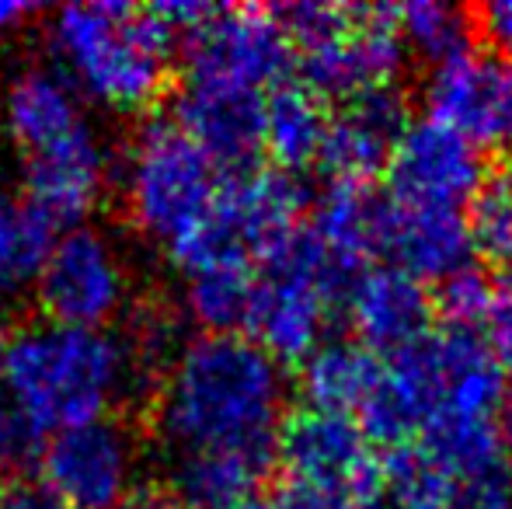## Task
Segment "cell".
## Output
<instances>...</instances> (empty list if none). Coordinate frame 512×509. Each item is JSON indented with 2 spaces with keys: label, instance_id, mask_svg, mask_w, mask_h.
<instances>
[{
  "label": "cell",
  "instance_id": "obj_2",
  "mask_svg": "<svg viewBox=\"0 0 512 509\" xmlns=\"http://www.w3.org/2000/svg\"><path fill=\"white\" fill-rule=\"evenodd\" d=\"M53 67L84 98L122 116L157 109L171 91L178 35L154 7L91 0L63 4L46 21Z\"/></svg>",
  "mask_w": 512,
  "mask_h": 509
},
{
  "label": "cell",
  "instance_id": "obj_12",
  "mask_svg": "<svg viewBox=\"0 0 512 509\" xmlns=\"http://www.w3.org/2000/svg\"><path fill=\"white\" fill-rule=\"evenodd\" d=\"M108 178H112V154L98 126L88 123L56 147L25 157L21 196L56 234H67L84 227V220L98 210Z\"/></svg>",
  "mask_w": 512,
  "mask_h": 509
},
{
  "label": "cell",
  "instance_id": "obj_34",
  "mask_svg": "<svg viewBox=\"0 0 512 509\" xmlns=\"http://www.w3.org/2000/svg\"><path fill=\"white\" fill-rule=\"evenodd\" d=\"M119 509H185V506H182V499L171 492V485L140 482L126 499H122Z\"/></svg>",
  "mask_w": 512,
  "mask_h": 509
},
{
  "label": "cell",
  "instance_id": "obj_19",
  "mask_svg": "<svg viewBox=\"0 0 512 509\" xmlns=\"http://www.w3.org/2000/svg\"><path fill=\"white\" fill-rule=\"evenodd\" d=\"M391 199L373 182H331L317 199L310 231L349 272H366L384 258V234Z\"/></svg>",
  "mask_w": 512,
  "mask_h": 509
},
{
  "label": "cell",
  "instance_id": "obj_18",
  "mask_svg": "<svg viewBox=\"0 0 512 509\" xmlns=\"http://www.w3.org/2000/svg\"><path fill=\"white\" fill-rule=\"evenodd\" d=\"M391 199V196H387ZM471 224L460 210H425L391 199L384 234V265L405 269L418 283H443L471 265Z\"/></svg>",
  "mask_w": 512,
  "mask_h": 509
},
{
  "label": "cell",
  "instance_id": "obj_13",
  "mask_svg": "<svg viewBox=\"0 0 512 509\" xmlns=\"http://www.w3.org/2000/svg\"><path fill=\"white\" fill-rule=\"evenodd\" d=\"M171 119L223 178L244 175L265 154V91L189 81L175 95Z\"/></svg>",
  "mask_w": 512,
  "mask_h": 509
},
{
  "label": "cell",
  "instance_id": "obj_7",
  "mask_svg": "<svg viewBox=\"0 0 512 509\" xmlns=\"http://www.w3.org/2000/svg\"><path fill=\"white\" fill-rule=\"evenodd\" d=\"M129 272L119 248L95 227H77L56 238L35 283V304L49 325L91 328L105 325L126 307Z\"/></svg>",
  "mask_w": 512,
  "mask_h": 509
},
{
  "label": "cell",
  "instance_id": "obj_5",
  "mask_svg": "<svg viewBox=\"0 0 512 509\" xmlns=\"http://www.w3.org/2000/svg\"><path fill=\"white\" fill-rule=\"evenodd\" d=\"M126 217L143 238L171 248L209 217L223 175L175 119H147L122 157Z\"/></svg>",
  "mask_w": 512,
  "mask_h": 509
},
{
  "label": "cell",
  "instance_id": "obj_1",
  "mask_svg": "<svg viewBox=\"0 0 512 509\" xmlns=\"http://www.w3.org/2000/svg\"><path fill=\"white\" fill-rule=\"evenodd\" d=\"M286 381L248 335H196L182 342L150 401V426L178 454L251 450L276 454Z\"/></svg>",
  "mask_w": 512,
  "mask_h": 509
},
{
  "label": "cell",
  "instance_id": "obj_23",
  "mask_svg": "<svg viewBox=\"0 0 512 509\" xmlns=\"http://www.w3.org/2000/svg\"><path fill=\"white\" fill-rule=\"evenodd\" d=\"M60 234L25 203V196L0 189V304L35 293Z\"/></svg>",
  "mask_w": 512,
  "mask_h": 509
},
{
  "label": "cell",
  "instance_id": "obj_21",
  "mask_svg": "<svg viewBox=\"0 0 512 509\" xmlns=\"http://www.w3.org/2000/svg\"><path fill=\"white\" fill-rule=\"evenodd\" d=\"M384 370V356L356 339H328L300 363V394L307 408L356 419Z\"/></svg>",
  "mask_w": 512,
  "mask_h": 509
},
{
  "label": "cell",
  "instance_id": "obj_9",
  "mask_svg": "<svg viewBox=\"0 0 512 509\" xmlns=\"http://www.w3.org/2000/svg\"><path fill=\"white\" fill-rule=\"evenodd\" d=\"M293 60L297 49L276 7H216L213 18L185 39L189 81L269 91L286 81Z\"/></svg>",
  "mask_w": 512,
  "mask_h": 509
},
{
  "label": "cell",
  "instance_id": "obj_25",
  "mask_svg": "<svg viewBox=\"0 0 512 509\" xmlns=\"http://www.w3.org/2000/svg\"><path fill=\"white\" fill-rule=\"evenodd\" d=\"M255 283L258 265H220L185 276V311L203 328V335H244Z\"/></svg>",
  "mask_w": 512,
  "mask_h": 509
},
{
  "label": "cell",
  "instance_id": "obj_35",
  "mask_svg": "<svg viewBox=\"0 0 512 509\" xmlns=\"http://www.w3.org/2000/svg\"><path fill=\"white\" fill-rule=\"evenodd\" d=\"M35 14H42L39 4H28V0H0V39L14 35L21 25H28Z\"/></svg>",
  "mask_w": 512,
  "mask_h": 509
},
{
  "label": "cell",
  "instance_id": "obj_37",
  "mask_svg": "<svg viewBox=\"0 0 512 509\" xmlns=\"http://www.w3.org/2000/svg\"><path fill=\"white\" fill-rule=\"evenodd\" d=\"M7 346H11V335H7L4 321H0V377H4V360H7Z\"/></svg>",
  "mask_w": 512,
  "mask_h": 509
},
{
  "label": "cell",
  "instance_id": "obj_15",
  "mask_svg": "<svg viewBox=\"0 0 512 509\" xmlns=\"http://www.w3.org/2000/svg\"><path fill=\"white\" fill-rule=\"evenodd\" d=\"M405 129L408 105L398 84L349 98L338 105V112H331L321 168L331 182H373L377 171H387Z\"/></svg>",
  "mask_w": 512,
  "mask_h": 509
},
{
  "label": "cell",
  "instance_id": "obj_3",
  "mask_svg": "<svg viewBox=\"0 0 512 509\" xmlns=\"http://www.w3.org/2000/svg\"><path fill=\"white\" fill-rule=\"evenodd\" d=\"M140 377L133 349L112 332L63 325H32L7 346V401L21 408L42 433L88 426L105 419Z\"/></svg>",
  "mask_w": 512,
  "mask_h": 509
},
{
  "label": "cell",
  "instance_id": "obj_28",
  "mask_svg": "<svg viewBox=\"0 0 512 509\" xmlns=\"http://www.w3.org/2000/svg\"><path fill=\"white\" fill-rule=\"evenodd\" d=\"M495 283L481 269L467 265V269L453 272L450 279H443L432 297L436 314L446 321V328H464V332H478V325H485L488 304H492Z\"/></svg>",
  "mask_w": 512,
  "mask_h": 509
},
{
  "label": "cell",
  "instance_id": "obj_36",
  "mask_svg": "<svg viewBox=\"0 0 512 509\" xmlns=\"http://www.w3.org/2000/svg\"><path fill=\"white\" fill-rule=\"evenodd\" d=\"M499 440H502V450L512 461V387H506V398H502V408H499Z\"/></svg>",
  "mask_w": 512,
  "mask_h": 509
},
{
  "label": "cell",
  "instance_id": "obj_27",
  "mask_svg": "<svg viewBox=\"0 0 512 509\" xmlns=\"http://www.w3.org/2000/svg\"><path fill=\"white\" fill-rule=\"evenodd\" d=\"M394 14H398L405 46L422 56V60H429L432 67L471 49L474 21L460 7L436 4V0H411V4L394 7Z\"/></svg>",
  "mask_w": 512,
  "mask_h": 509
},
{
  "label": "cell",
  "instance_id": "obj_33",
  "mask_svg": "<svg viewBox=\"0 0 512 509\" xmlns=\"http://www.w3.org/2000/svg\"><path fill=\"white\" fill-rule=\"evenodd\" d=\"M0 509H63L49 496L42 482H28V478H7L0 482Z\"/></svg>",
  "mask_w": 512,
  "mask_h": 509
},
{
  "label": "cell",
  "instance_id": "obj_26",
  "mask_svg": "<svg viewBox=\"0 0 512 509\" xmlns=\"http://www.w3.org/2000/svg\"><path fill=\"white\" fill-rule=\"evenodd\" d=\"M474 252L499 265L502 276L512 272V157L485 171L471 206H467Z\"/></svg>",
  "mask_w": 512,
  "mask_h": 509
},
{
  "label": "cell",
  "instance_id": "obj_14",
  "mask_svg": "<svg viewBox=\"0 0 512 509\" xmlns=\"http://www.w3.org/2000/svg\"><path fill=\"white\" fill-rule=\"evenodd\" d=\"M432 314H436V304L425 283L384 262L359 272L345 297L352 339L363 342L377 356H398L418 346L429 335Z\"/></svg>",
  "mask_w": 512,
  "mask_h": 509
},
{
  "label": "cell",
  "instance_id": "obj_30",
  "mask_svg": "<svg viewBox=\"0 0 512 509\" xmlns=\"http://www.w3.org/2000/svg\"><path fill=\"white\" fill-rule=\"evenodd\" d=\"M485 346L492 349L495 363L512 374V272L495 279L492 304L485 314Z\"/></svg>",
  "mask_w": 512,
  "mask_h": 509
},
{
  "label": "cell",
  "instance_id": "obj_4",
  "mask_svg": "<svg viewBox=\"0 0 512 509\" xmlns=\"http://www.w3.org/2000/svg\"><path fill=\"white\" fill-rule=\"evenodd\" d=\"M276 14L297 49L304 84L314 95L349 102L366 91L398 84L408 46L394 7L304 0L276 7Z\"/></svg>",
  "mask_w": 512,
  "mask_h": 509
},
{
  "label": "cell",
  "instance_id": "obj_22",
  "mask_svg": "<svg viewBox=\"0 0 512 509\" xmlns=\"http://www.w3.org/2000/svg\"><path fill=\"white\" fill-rule=\"evenodd\" d=\"M331 112L324 98L314 95L304 81H290L265 91V154L279 171H297L321 164L328 140Z\"/></svg>",
  "mask_w": 512,
  "mask_h": 509
},
{
  "label": "cell",
  "instance_id": "obj_31",
  "mask_svg": "<svg viewBox=\"0 0 512 509\" xmlns=\"http://www.w3.org/2000/svg\"><path fill=\"white\" fill-rule=\"evenodd\" d=\"M450 509H512V475L509 464L481 471L474 478L457 482Z\"/></svg>",
  "mask_w": 512,
  "mask_h": 509
},
{
  "label": "cell",
  "instance_id": "obj_11",
  "mask_svg": "<svg viewBox=\"0 0 512 509\" xmlns=\"http://www.w3.org/2000/svg\"><path fill=\"white\" fill-rule=\"evenodd\" d=\"M481 178V150L457 129L425 116L408 123L387 161V196L401 206L464 213Z\"/></svg>",
  "mask_w": 512,
  "mask_h": 509
},
{
  "label": "cell",
  "instance_id": "obj_29",
  "mask_svg": "<svg viewBox=\"0 0 512 509\" xmlns=\"http://www.w3.org/2000/svg\"><path fill=\"white\" fill-rule=\"evenodd\" d=\"M42 450L46 433L14 401H0V482L25 478L32 468H39Z\"/></svg>",
  "mask_w": 512,
  "mask_h": 509
},
{
  "label": "cell",
  "instance_id": "obj_20",
  "mask_svg": "<svg viewBox=\"0 0 512 509\" xmlns=\"http://www.w3.org/2000/svg\"><path fill=\"white\" fill-rule=\"evenodd\" d=\"M272 468L276 454L196 450V454H178L168 485L185 509H248L262 499Z\"/></svg>",
  "mask_w": 512,
  "mask_h": 509
},
{
  "label": "cell",
  "instance_id": "obj_8",
  "mask_svg": "<svg viewBox=\"0 0 512 509\" xmlns=\"http://www.w3.org/2000/svg\"><path fill=\"white\" fill-rule=\"evenodd\" d=\"M136 433L115 415L49 436L39 482L63 509H119L136 489Z\"/></svg>",
  "mask_w": 512,
  "mask_h": 509
},
{
  "label": "cell",
  "instance_id": "obj_32",
  "mask_svg": "<svg viewBox=\"0 0 512 509\" xmlns=\"http://www.w3.org/2000/svg\"><path fill=\"white\" fill-rule=\"evenodd\" d=\"M471 21L492 53L512 60V0H488L471 14Z\"/></svg>",
  "mask_w": 512,
  "mask_h": 509
},
{
  "label": "cell",
  "instance_id": "obj_17",
  "mask_svg": "<svg viewBox=\"0 0 512 509\" xmlns=\"http://www.w3.org/2000/svg\"><path fill=\"white\" fill-rule=\"evenodd\" d=\"M88 123L81 91L49 63L14 70L0 91V126L25 157L56 147Z\"/></svg>",
  "mask_w": 512,
  "mask_h": 509
},
{
  "label": "cell",
  "instance_id": "obj_16",
  "mask_svg": "<svg viewBox=\"0 0 512 509\" xmlns=\"http://www.w3.org/2000/svg\"><path fill=\"white\" fill-rule=\"evenodd\" d=\"M307 203V185L279 168H251L244 175H227L216 196V206L244 241L255 265L279 252L304 227Z\"/></svg>",
  "mask_w": 512,
  "mask_h": 509
},
{
  "label": "cell",
  "instance_id": "obj_24",
  "mask_svg": "<svg viewBox=\"0 0 512 509\" xmlns=\"http://www.w3.org/2000/svg\"><path fill=\"white\" fill-rule=\"evenodd\" d=\"M457 478L425 447L405 443L380 454V482L370 509H450Z\"/></svg>",
  "mask_w": 512,
  "mask_h": 509
},
{
  "label": "cell",
  "instance_id": "obj_6",
  "mask_svg": "<svg viewBox=\"0 0 512 509\" xmlns=\"http://www.w3.org/2000/svg\"><path fill=\"white\" fill-rule=\"evenodd\" d=\"M276 468L283 485L321 492L359 509H370L380 482V454L349 415L300 408L279 429Z\"/></svg>",
  "mask_w": 512,
  "mask_h": 509
},
{
  "label": "cell",
  "instance_id": "obj_10",
  "mask_svg": "<svg viewBox=\"0 0 512 509\" xmlns=\"http://www.w3.org/2000/svg\"><path fill=\"white\" fill-rule=\"evenodd\" d=\"M429 116L457 129L478 150L512 157V60L492 49H464L432 67Z\"/></svg>",
  "mask_w": 512,
  "mask_h": 509
}]
</instances>
